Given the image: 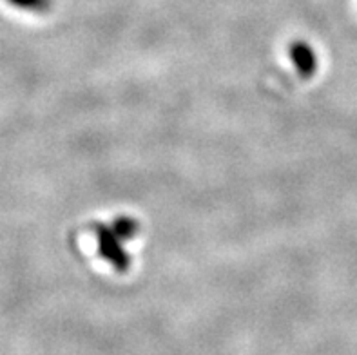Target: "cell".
<instances>
[{"instance_id": "1", "label": "cell", "mask_w": 357, "mask_h": 355, "mask_svg": "<svg viewBox=\"0 0 357 355\" xmlns=\"http://www.w3.org/2000/svg\"><path fill=\"white\" fill-rule=\"evenodd\" d=\"M17 4L27 6V8H44L45 0H13Z\"/></svg>"}]
</instances>
